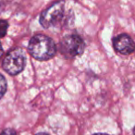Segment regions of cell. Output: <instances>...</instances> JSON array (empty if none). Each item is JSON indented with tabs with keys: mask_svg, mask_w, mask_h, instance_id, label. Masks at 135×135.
<instances>
[{
	"mask_svg": "<svg viewBox=\"0 0 135 135\" xmlns=\"http://www.w3.org/2000/svg\"><path fill=\"white\" fill-rule=\"evenodd\" d=\"M64 13V1L53 4L43 11L40 17V23L44 28H50L60 21Z\"/></svg>",
	"mask_w": 135,
	"mask_h": 135,
	"instance_id": "4",
	"label": "cell"
},
{
	"mask_svg": "<svg viewBox=\"0 0 135 135\" xmlns=\"http://www.w3.org/2000/svg\"><path fill=\"white\" fill-rule=\"evenodd\" d=\"M113 45L117 52L122 55H129L135 50V44L128 34H119L113 40Z\"/></svg>",
	"mask_w": 135,
	"mask_h": 135,
	"instance_id": "5",
	"label": "cell"
},
{
	"mask_svg": "<svg viewBox=\"0 0 135 135\" xmlns=\"http://www.w3.org/2000/svg\"><path fill=\"white\" fill-rule=\"evenodd\" d=\"M25 67V56L21 49L11 50L3 61V69L10 75H17Z\"/></svg>",
	"mask_w": 135,
	"mask_h": 135,
	"instance_id": "3",
	"label": "cell"
},
{
	"mask_svg": "<svg viewBox=\"0 0 135 135\" xmlns=\"http://www.w3.org/2000/svg\"><path fill=\"white\" fill-rule=\"evenodd\" d=\"M29 52L37 60H48L56 55V46L50 37L36 34L29 43Z\"/></svg>",
	"mask_w": 135,
	"mask_h": 135,
	"instance_id": "1",
	"label": "cell"
},
{
	"mask_svg": "<svg viewBox=\"0 0 135 135\" xmlns=\"http://www.w3.org/2000/svg\"><path fill=\"white\" fill-rule=\"evenodd\" d=\"M84 42L80 36L70 34L63 38L60 43V52L67 57H75L84 50Z\"/></svg>",
	"mask_w": 135,
	"mask_h": 135,
	"instance_id": "2",
	"label": "cell"
},
{
	"mask_svg": "<svg viewBox=\"0 0 135 135\" xmlns=\"http://www.w3.org/2000/svg\"><path fill=\"white\" fill-rule=\"evenodd\" d=\"M0 135H17V133L12 129H6L1 132Z\"/></svg>",
	"mask_w": 135,
	"mask_h": 135,
	"instance_id": "8",
	"label": "cell"
},
{
	"mask_svg": "<svg viewBox=\"0 0 135 135\" xmlns=\"http://www.w3.org/2000/svg\"><path fill=\"white\" fill-rule=\"evenodd\" d=\"M133 133H134V135H135V127H134V129H133Z\"/></svg>",
	"mask_w": 135,
	"mask_h": 135,
	"instance_id": "12",
	"label": "cell"
},
{
	"mask_svg": "<svg viewBox=\"0 0 135 135\" xmlns=\"http://www.w3.org/2000/svg\"><path fill=\"white\" fill-rule=\"evenodd\" d=\"M36 135H49V134H47V133H44V132H41V133H38V134H36Z\"/></svg>",
	"mask_w": 135,
	"mask_h": 135,
	"instance_id": "10",
	"label": "cell"
},
{
	"mask_svg": "<svg viewBox=\"0 0 135 135\" xmlns=\"http://www.w3.org/2000/svg\"><path fill=\"white\" fill-rule=\"evenodd\" d=\"M2 53H3V49H2V47H1V45H0V56H1Z\"/></svg>",
	"mask_w": 135,
	"mask_h": 135,
	"instance_id": "9",
	"label": "cell"
},
{
	"mask_svg": "<svg viewBox=\"0 0 135 135\" xmlns=\"http://www.w3.org/2000/svg\"><path fill=\"white\" fill-rule=\"evenodd\" d=\"M7 92V81L2 75H0V99Z\"/></svg>",
	"mask_w": 135,
	"mask_h": 135,
	"instance_id": "7",
	"label": "cell"
},
{
	"mask_svg": "<svg viewBox=\"0 0 135 135\" xmlns=\"http://www.w3.org/2000/svg\"><path fill=\"white\" fill-rule=\"evenodd\" d=\"M8 28V23L7 21L4 20H0V39L3 38L7 34Z\"/></svg>",
	"mask_w": 135,
	"mask_h": 135,
	"instance_id": "6",
	"label": "cell"
},
{
	"mask_svg": "<svg viewBox=\"0 0 135 135\" xmlns=\"http://www.w3.org/2000/svg\"><path fill=\"white\" fill-rule=\"evenodd\" d=\"M94 135H108V134H105V133H96V134H94Z\"/></svg>",
	"mask_w": 135,
	"mask_h": 135,
	"instance_id": "11",
	"label": "cell"
}]
</instances>
